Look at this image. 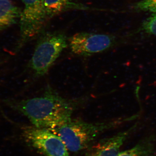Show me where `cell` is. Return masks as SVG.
<instances>
[{"instance_id":"2","label":"cell","mask_w":156,"mask_h":156,"mask_svg":"<svg viewBox=\"0 0 156 156\" xmlns=\"http://www.w3.org/2000/svg\"><path fill=\"white\" fill-rule=\"evenodd\" d=\"M139 116L138 113L108 122L97 123L71 119L53 132L61 138L69 151L78 153L90 147L104 132L135 120Z\"/></svg>"},{"instance_id":"12","label":"cell","mask_w":156,"mask_h":156,"mask_svg":"<svg viewBox=\"0 0 156 156\" xmlns=\"http://www.w3.org/2000/svg\"><path fill=\"white\" fill-rule=\"evenodd\" d=\"M133 8L136 11L154 13L156 11V0H142L136 3Z\"/></svg>"},{"instance_id":"10","label":"cell","mask_w":156,"mask_h":156,"mask_svg":"<svg viewBox=\"0 0 156 156\" xmlns=\"http://www.w3.org/2000/svg\"><path fill=\"white\" fill-rule=\"evenodd\" d=\"M155 151L154 137L148 136L141 139L131 148L120 152L118 156H154Z\"/></svg>"},{"instance_id":"8","label":"cell","mask_w":156,"mask_h":156,"mask_svg":"<svg viewBox=\"0 0 156 156\" xmlns=\"http://www.w3.org/2000/svg\"><path fill=\"white\" fill-rule=\"evenodd\" d=\"M46 15L51 19L66 11L71 10H90V8L73 0H44Z\"/></svg>"},{"instance_id":"4","label":"cell","mask_w":156,"mask_h":156,"mask_svg":"<svg viewBox=\"0 0 156 156\" xmlns=\"http://www.w3.org/2000/svg\"><path fill=\"white\" fill-rule=\"evenodd\" d=\"M22 1L24 8L19 20L20 34L17 50L41 34L48 20L44 0Z\"/></svg>"},{"instance_id":"3","label":"cell","mask_w":156,"mask_h":156,"mask_svg":"<svg viewBox=\"0 0 156 156\" xmlns=\"http://www.w3.org/2000/svg\"><path fill=\"white\" fill-rule=\"evenodd\" d=\"M68 39L60 32H47L41 35L30 61V68L35 77L48 72L62 51L67 48Z\"/></svg>"},{"instance_id":"1","label":"cell","mask_w":156,"mask_h":156,"mask_svg":"<svg viewBox=\"0 0 156 156\" xmlns=\"http://www.w3.org/2000/svg\"><path fill=\"white\" fill-rule=\"evenodd\" d=\"M76 102L62 98L48 88L40 97L29 98L14 104L34 126L54 131L71 119Z\"/></svg>"},{"instance_id":"9","label":"cell","mask_w":156,"mask_h":156,"mask_svg":"<svg viewBox=\"0 0 156 156\" xmlns=\"http://www.w3.org/2000/svg\"><path fill=\"white\" fill-rule=\"evenodd\" d=\"M22 11L10 0H0V32L16 24Z\"/></svg>"},{"instance_id":"6","label":"cell","mask_w":156,"mask_h":156,"mask_svg":"<svg viewBox=\"0 0 156 156\" xmlns=\"http://www.w3.org/2000/svg\"><path fill=\"white\" fill-rule=\"evenodd\" d=\"M70 49L77 56H87L101 53L115 45L113 36L102 34L80 32L68 39Z\"/></svg>"},{"instance_id":"11","label":"cell","mask_w":156,"mask_h":156,"mask_svg":"<svg viewBox=\"0 0 156 156\" xmlns=\"http://www.w3.org/2000/svg\"><path fill=\"white\" fill-rule=\"evenodd\" d=\"M141 30L145 33L156 36V11L144 21Z\"/></svg>"},{"instance_id":"7","label":"cell","mask_w":156,"mask_h":156,"mask_svg":"<svg viewBox=\"0 0 156 156\" xmlns=\"http://www.w3.org/2000/svg\"><path fill=\"white\" fill-rule=\"evenodd\" d=\"M135 124L126 131L94 143L86 150L84 156H118L124 142L136 128Z\"/></svg>"},{"instance_id":"5","label":"cell","mask_w":156,"mask_h":156,"mask_svg":"<svg viewBox=\"0 0 156 156\" xmlns=\"http://www.w3.org/2000/svg\"><path fill=\"white\" fill-rule=\"evenodd\" d=\"M22 135L29 145L44 156H69L62 140L50 130L34 126H23Z\"/></svg>"}]
</instances>
